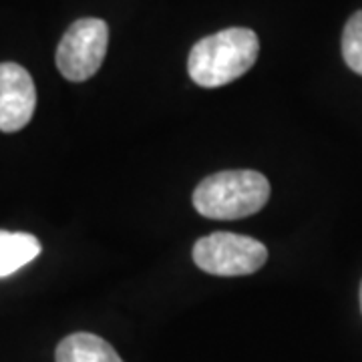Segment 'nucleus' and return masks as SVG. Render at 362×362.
Wrapping results in <instances>:
<instances>
[{
    "mask_svg": "<svg viewBox=\"0 0 362 362\" xmlns=\"http://www.w3.org/2000/svg\"><path fill=\"white\" fill-rule=\"evenodd\" d=\"M266 259V246L242 233H209L194 246L195 266L214 276H250L258 272Z\"/></svg>",
    "mask_w": 362,
    "mask_h": 362,
    "instance_id": "7ed1b4c3",
    "label": "nucleus"
},
{
    "mask_svg": "<svg viewBox=\"0 0 362 362\" xmlns=\"http://www.w3.org/2000/svg\"><path fill=\"white\" fill-rule=\"evenodd\" d=\"M109 26L101 18H78L66 28L57 49V69L71 83H83L103 65Z\"/></svg>",
    "mask_w": 362,
    "mask_h": 362,
    "instance_id": "20e7f679",
    "label": "nucleus"
},
{
    "mask_svg": "<svg viewBox=\"0 0 362 362\" xmlns=\"http://www.w3.org/2000/svg\"><path fill=\"white\" fill-rule=\"evenodd\" d=\"M270 199L268 180L252 169L220 171L194 192V207L209 220H242L254 216Z\"/></svg>",
    "mask_w": 362,
    "mask_h": 362,
    "instance_id": "f03ea898",
    "label": "nucleus"
},
{
    "mask_svg": "<svg viewBox=\"0 0 362 362\" xmlns=\"http://www.w3.org/2000/svg\"><path fill=\"white\" fill-rule=\"evenodd\" d=\"M37 109V87L16 63H0V131L14 133L30 123Z\"/></svg>",
    "mask_w": 362,
    "mask_h": 362,
    "instance_id": "39448f33",
    "label": "nucleus"
},
{
    "mask_svg": "<svg viewBox=\"0 0 362 362\" xmlns=\"http://www.w3.org/2000/svg\"><path fill=\"white\" fill-rule=\"evenodd\" d=\"M57 362H123L115 349L89 332H77L63 338L54 352Z\"/></svg>",
    "mask_w": 362,
    "mask_h": 362,
    "instance_id": "423d86ee",
    "label": "nucleus"
},
{
    "mask_svg": "<svg viewBox=\"0 0 362 362\" xmlns=\"http://www.w3.org/2000/svg\"><path fill=\"white\" fill-rule=\"evenodd\" d=\"M39 238L26 232L0 230V278H8L40 254Z\"/></svg>",
    "mask_w": 362,
    "mask_h": 362,
    "instance_id": "0eeeda50",
    "label": "nucleus"
},
{
    "mask_svg": "<svg viewBox=\"0 0 362 362\" xmlns=\"http://www.w3.org/2000/svg\"><path fill=\"white\" fill-rule=\"evenodd\" d=\"M361 310H362V284H361Z\"/></svg>",
    "mask_w": 362,
    "mask_h": 362,
    "instance_id": "1a4fd4ad",
    "label": "nucleus"
},
{
    "mask_svg": "<svg viewBox=\"0 0 362 362\" xmlns=\"http://www.w3.org/2000/svg\"><path fill=\"white\" fill-rule=\"evenodd\" d=\"M259 54V40L250 28H226L195 42L187 71L195 85L216 89L246 75Z\"/></svg>",
    "mask_w": 362,
    "mask_h": 362,
    "instance_id": "f257e3e1",
    "label": "nucleus"
},
{
    "mask_svg": "<svg viewBox=\"0 0 362 362\" xmlns=\"http://www.w3.org/2000/svg\"><path fill=\"white\" fill-rule=\"evenodd\" d=\"M342 57L356 75H362V11L352 14L344 26Z\"/></svg>",
    "mask_w": 362,
    "mask_h": 362,
    "instance_id": "6e6552de",
    "label": "nucleus"
}]
</instances>
